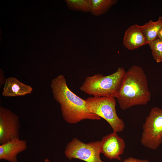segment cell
<instances>
[{"mask_svg": "<svg viewBox=\"0 0 162 162\" xmlns=\"http://www.w3.org/2000/svg\"><path fill=\"white\" fill-rule=\"evenodd\" d=\"M158 38H159L162 39V26L158 33Z\"/></svg>", "mask_w": 162, "mask_h": 162, "instance_id": "obj_18", "label": "cell"}, {"mask_svg": "<svg viewBox=\"0 0 162 162\" xmlns=\"http://www.w3.org/2000/svg\"><path fill=\"white\" fill-rule=\"evenodd\" d=\"M44 162H51L48 158H46L44 160Z\"/></svg>", "mask_w": 162, "mask_h": 162, "instance_id": "obj_19", "label": "cell"}, {"mask_svg": "<svg viewBox=\"0 0 162 162\" xmlns=\"http://www.w3.org/2000/svg\"><path fill=\"white\" fill-rule=\"evenodd\" d=\"M27 148L26 140H13L0 145V159L9 162H17V156Z\"/></svg>", "mask_w": 162, "mask_h": 162, "instance_id": "obj_9", "label": "cell"}, {"mask_svg": "<svg viewBox=\"0 0 162 162\" xmlns=\"http://www.w3.org/2000/svg\"><path fill=\"white\" fill-rule=\"evenodd\" d=\"M33 90L30 86L22 83L14 77L9 76L6 78L2 94L7 97L23 96L30 94Z\"/></svg>", "mask_w": 162, "mask_h": 162, "instance_id": "obj_10", "label": "cell"}, {"mask_svg": "<svg viewBox=\"0 0 162 162\" xmlns=\"http://www.w3.org/2000/svg\"><path fill=\"white\" fill-rule=\"evenodd\" d=\"M50 86L53 98L59 104L62 115L67 123L74 124L86 119H101L89 111L85 100L70 89L64 75H58L52 79Z\"/></svg>", "mask_w": 162, "mask_h": 162, "instance_id": "obj_1", "label": "cell"}, {"mask_svg": "<svg viewBox=\"0 0 162 162\" xmlns=\"http://www.w3.org/2000/svg\"><path fill=\"white\" fill-rule=\"evenodd\" d=\"M19 117L9 109L0 106V145L19 139Z\"/></svg>", "mask_w": 162, "mask_h": 162, "instance_id": "obj_7", "label": "cell"}, {"mask_svg": "<svg viewBox=\"0 0 162 162\" xmlns=\"http://www.w3.org/2000/svg\"><path fill=\"white\" fill-rule=\"evenodd\" d=\"M148 44L152 50L154 59L158 63L162 62V39L158 38Z\"/></svg>", "mask_w": 162, "mask_h": 162, "instance_id": "obj_15", "label": "cell"}, {"mask_svg": "<svg viewBox=\"0 0 162 162\" xmlns=\"http://www.w3.org/2000/svg\"><path fill=\"white\" fill-rule=\"evenodd\" d=\"M147 77L143 69L134 65L125 72L116 98L120 107L125 110L135 105H146L151 94Z\"/></svg>", "mask_w": 162, "mask_h": 162, "instance_id": "obj_2", "label": "cell"}, {"mask_svg": "<svg viewBox=\"0 0 162 162\" xmlns=\"http://www.w3.org/2000/svg\"><path fill=\"white\" fill-rule=\"evenodd\" d=\"M122 162H149V161L147 159H139L130 157L125 159Z\"/></svg>", "mask_w": 162, "mask_h": 162, "instance_id": "obj_16", "label": "cell"}, {"mask_svg": "<svg viewBox=\"0 0 162 162\" xmlns=\"http://www.w3.org/2000/svg\"><path fill=\"white\" fill-rule=\"evenodd\" d=\"M125 72L123 68L120 67L115 72L108 75L98 74L88 76L80 89L95 97L116 98Z\"/></svg>", "mask_w": 162, "mask_h": 162, "instance_id": "obj_3", "label": "cell"}, {"mask_svg": "<svg viewBox=\"0 0 162 162\" xmlns=\"http://www.w3.org/2000/svg\"><path fill=\"white\" fill-rule=\"evenodd\" d=\"M91 6V13L95 16L105 13L118 2L116 0H89Z\"/></svg>", "mask_w": 162, "mask_h": 162, "instance_id": "obj_13", "label": "cell"}, {"mask_svg": "<svg viewBox=\"0 0 162 162\" xmlns=\"http://www.w3.org/2000/svg\"><path fill=\"white\" fill-rule=\"evenodd\" d=\"M69 9L73 11L91 12V6L89 0H66Z\"/></svg>", "mask_w": 162, "mask_h": 162, "instance_id": "obj_14", "label": "cell"}, {"mask_svg": "<svg viewBox=\"0 0 162 162\" xmlns=\"http://www.w3.org/2000/svg\"><path fill=\"white\" fill-rule=\"evenodd\" d=\"M85 100L89 111L105 120L109 124L113 132L117 133L123 130L125 124L116 113L115 98L92 96Z\"/></svg>", "mask_w": 162, "mask_h": 162, "instance_id": "obj_4", "label": "cell"}, {"mask_svg": "<svg viewBox=\"0 0 162 162\" xmlns=\"http://www.w3.org/2000/svg\"><path fill=\"white\" fill-rule=\"evenodd\" d=\"M142 31L148 44L158 38V33L162 26V16H159L158 20H150L142 26H140Z\"/></svg>", "mask_w": 162, "mask_h": 162, "instance_id": "obj_12", "label": "cell"}, {"mask_svg": "<svg viewBox=\"0 0 162 162\" xmlns=\"http://www.w3.org/2000/svg\"><path fill=\"white\" fill-rule=\"evenodd\" d=\"M4 71L1 69H0V88L3 86L6 80Z\"/></svg>", "mask_w": 162, "mask_h": 162, "instance_id": "obj_17", "label": "cell"}, {"mask_svg": "<svg viewBox=\"0 0 162 162\" xmlns=\"http://www.w3.org/2000/svg\"><path fill=\"white\" fill-rule=\"evenodd\" d=\"M123 44L126 48L130 50L148 44L140 25L134 24L127 28L124 35Z\"/></svg>", "mask_w": 162, "mask_h": 162, "instance_id": "obj_11", "label": "cell"}, {"mask_svg": "<svg viewBox=\"0 0 162 162\" xmlns=\"http://www.w3.org/2000/svg\"><path fill=\"white\" fill-rule=\"evenodd\" d=\"M141 142L144 146L156 150L162 143V108H152L142 125Z\"/></svg>", "mask_w": 162, "mask_h": 162, "instance_id": "obj_5", "label": "cell"}, {"mask_svg": "<svg viewBox=\"0 0 162 162\" xmlns=\"http://www.w3.org/2000/svg\"><path fill=\"white\" fill-rule=\"evenodd\" d=\"M101 141L86 143L74 138L67 144L64 150L69 159H77L86 162H103L100 158Z\"/></svg>", "mask_w": 162, "mask_h": 162, "instance_id": "obj_6", "label": "cell"}, {"mask_svg": "<svg viewBox=\"0 0 162 162\" xmlns=\"http://www.w3.org/2000/svg\"><path fill=\"white\" fill-rule=\"evenodd\" d=\"M125 143L117 133H113L103 136L101 141V152L110 159L121 160L120 155L124 152Z\"/></svg>", "mask_w": 162, "mask_h": 162, "instance_id": "obj_8", "label": "cell"}]
</instances>
